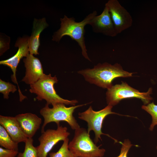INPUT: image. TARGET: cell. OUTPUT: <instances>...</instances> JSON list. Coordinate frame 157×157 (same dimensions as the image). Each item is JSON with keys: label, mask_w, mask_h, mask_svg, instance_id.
<instances>
[{"label": "cell", "mask_w": 157, "mask_h": 157, "mask_svg": "<svg viewBox=\"0 0 157 157\" xmlns=\"http://www.w3.org/2000/svg\"><path fill=\"white\" fill-rule=\"evenodd\" d=\"M78 73L90 83L107 89L113 86L112 82L115 78L131 77L133 74L124 70L119 64L112 65L107 63L98 64L92 69H83Z\"/></svg>", "instance_id": "6da1fadb"}, {"label": "cell", "mask_w": 157, "mask_h": 157, "mask_svg": "<svg viewBox=\"0 0 157 157\" xmlns=\"http://www.w3.org/2000/svg\"><path fill=\"white\" fill-rule=\"evenodd\" d=\"M97 15V12L95 10L87 15L81 21L77 22L73 17H68L64 15L63 18H61L60 28L55 32L52 36V40L59 42L64 36L67 35L74 40L80 47L82 53L84 57L91 61L87 53V49L85 42V27L89 24L91 20Z\"/></svg>", "instance_id": "7a4b0ae2"}, {"label": "cell", "mask_w": 157, "mask_h": 157, "mask_svg": "<svg viewBox=\"0 0 157 157\" xmlns=\"http://www.w3.org/2000/svg\"><path fill=\"white\" fill-rule=\"evenodd\" d=\"M58 80L56 76L52 77L50 74H45L35 83L30 85L29 90L31 93L35 94L38 101L44 100L46 104L52 106L58 103L75 106L78 103L76 100H69L62 98L56 93L54 88Z\"/></svg>", "instance_id": "3957f363"}, {"label": "cell", "mask_w": 157, "mask_h": 157, "mask_svg": "<svg viewBox=\"0 0 157 157\" xmlns=\"http://www.w3.org/2000/svg\"><path fill=\"white\" fill-rule=\"evenodd\" d=\"M87 104H82L67 107L64 104L58 103L52 106V108H50L49 105L46 104L45 106L40 110V115L44 118L41 133L44 131V128L47 124L52 122H55L58 126L60 125V122L65 121L73 130H75L79 128L80 126L73 116V113L76 108Z\"/></svg>", "instance_id": "277c9868"}, {"label": "cell", "mask_w": 157, "mask_h": 157, "mask_svg": "<svg viewBox=\"0 0 157 157\" xmlns=\"http://www.w3.org/2000/svg\"><path fill=\"white\" fill-rule=\"evenodd\" d=\"M91 139L90 134L83 128L75 130L74 137L68 144L74 157H103L106 150L100 149Z\"/></svg>", "instance_id": "5b68a950"}, {"label": "cell", "mask_w": 157, "mask_h": 157, "mask_svg": "<svg viewBox=\"0 0 157 157\" xmlns=\"http://www.w3.org/2000/svg\"><path fill=\"white\" fill-rule=\"evenodd\" d=\"M152 88H150L146 92H142L122 82L121 84L113 85L108 89L106 99L108 105L112 106L118 104L121 100L126 98H136L140 99L144 105L150 103L152 98L150 96Z\"/></svg>", "instance_id": "8992f818"}, {"label": "cell", "mask_w": 157, "mask_h": 157, "mask_svg": "<svg viewBox=\"0 0 157 157\" xmlns=\"http://www.w3.org/2000/svg\"><path fill=\"white\" fill-rule=\"evenodd\" d=\"M113 106L108 105L103 109L98 111L93 110L91 106L84 112L78 113L79 119L86 121L88 124L87 131L90 134L91 131L95 134L94 141L95 144L101 140V135H105L113 139L115 142L116 140L111 137L109 135L103 133L101 131L103 121L105 117L110 114H118L112 111Z\"/></svg>", "instance_id": "52a82bcc"}, {"label": "cell", "mask_w": 157, "mask_h": 157, "mask_svg": "<svg viewBox=\"0 0 157 157\" xmlns=\"http://www.w3.org/2000/svg\"><path fill=\"white\" fill-rule=\"evenodd\" d=\"M56 129H48L38 138L39 145L37 147L38 157H47L48 154L59 142L68 138L70 133L66 127L59 125Z\"/></svg>", "instance_id": "ba28073f"}, {"label": "cell", "mask_w": 157, "mask_h": 157, "mask_svg": "<svg viewBox=\"0 0 157 157\" xmlns=\"http://www.w3.org/2000/svg\"><path fill=\"white\" fill-rule=\"evenodd\" d=\"M108 7L117 34L130 28L133 23L130 13L117 0H109Z\"/></svg>", "instance_id": "9c48e42d"}, {"label": "cell", "mask_w": 157, "mask_h": 157, "mask_svg": "<svg viewBox=\"0 0 157 157\" xmlns=\"http://www.w3.org/2000/svg\"><path fill=\"white\" fill-rule=\"evenodd\" d=\"M29 37L26 36L18 39L15 45L18 47V50L16 53L9 58L0 61V64L6 66L11 69L13 74L11 78L12 81L17 84L18 88L19 89L16 77L17 68L21 59L23 57H26L29 53Z\"/></svg>", "instance_id": "30bf717a"}, {"label": "cell", "mask_w": 157, "mask_h": 157, "mask_svg": "<svg viewBox=\"0 0 157 157\" xmlns=\"http://www.w3.org/2000/svg\"><path fill=\"white\" fill-rule=\"evenodd\" d=\"M89 24L91 26L94 33H101L111 37H114L117 35L108 8L105 5L102 13L100 15L93 17Z\"/></svg>", "instance_id": "8fae6325"}, {"label": "cell", "mask_w": 157, "mask_h": 157, "mask_svg": "<svg viewBox=\"0 0 157 157\" xmlns=\"http://www.w3.org/2000/svg\"><path fill=\"white\" fill-rule=\"evenodd\" d=\"M26 68L25 74L22 81L30 85L37 82L45 74L39 59L29 53L23 60Z\"/></svg>", "instance_id": "7c38bea8"}, {"label": "cell", "mask_w": 157, "mask_h": 157, "mask_svg": "<svg viewBox=\"0 0 157 157\" xmlns=\"http://www.w3.org/2000/svg\"><path fill=\"white\" fill-rule=\"evenodd\" d=\"M15 117L22 131L28 138H32L42 122L41 118L31 113L19 114Z\"/></svg>", "instance_id": "4fadbf2b"}, {"label": "cell", "mask_w": 157, "mask_h": 157, "mask_svg": "<svg viewBox=\"0 0 157 157\" xmlns=\"http://www.w3.org/2000/svg\"><path fill=\"white\" fill-rule=\"evenodd\" d=\"M0 124L15 142H25L28 138L22 131L15 117L0 115Z\"/></svg>", "instance_id": "5bb4252c"}, {"label": "cell", "mask_w": 157, "mask_h": 157, "mask_svg": "<svg viewBox=\"0 0 157 157\" xmlns=\"http://www.w3.org/2000/svg\"><path fill=\"white\" fill-rule=\"evenodd\" d=\"M48 26L45 18L38 19H34L32 32L29 39L30 54L35 55L39 54L38 51L40 45V35L43 30Z\"/></svg>", "instance_id": "9a60e30c"}, {"label": "cell", "mask_w": 157, "mask_h": 157, "mask_svg": "<svg viewBox=\"0 0 157 157\" xmlns=\"http://www.w3.org/2000/svg\"><path fill=\"white\" fill-rule=\"evenodd\" d=\"M18 143L11 138L4 128L0 125V145L4 148L18 151Z\"/></svg>", "instance_id": "2e32d148"}, {"label": "cell", "mask_w": 157, "mask_h": 157, "mask_svg": "<svg viewBox=\"0 0 157 157\" xmlns=\"http://www.w3.org/2000/svg\"><path fill=\"white\" fill-rule=\"evenodd\" d=\"M32 138H28L25 143L24 149L22 153H19L17 157H38L37 147L33 145Z\"/></svg>", "instance_id": "e0dca14e"}, {"label": "cell", "mask_w": 157, "mask_h": 157, "mask_svg": "<svg viewBox=\"0 0 157 157\" xmlns=\"http://www.w3.org/2000/svg\"><path fill=\"white\" fill-rule=\"evenodd\" d=\"M142 108L151 116L152 121L149 129L150 131H152L154 126L157 125V105L152 102L147 105H142Z\"/></svg>", "instance_id": "ac0fdd59"}, {"label": "cell", "mask_w": 157, "mask_h": 157, "mask_svg": "<svg viewBox=\"0 0 157 157\" xmlns=\"http://www.w3.org/2000/svg\"><path fill=\"white\" fill-rule=\"evenodd\" d=\"M69 140L68 138L64 140L62 145L57 152L49 153V157H74L69 149Z\"/></svg>", "instance_id": "d6986e66"}, {"label": "cell", "mask_w": 157, "mask_h": 157, "mask_svg": "<svg viewBox=\"0 0 157 157\" xmlns=\"http://www.w3.org/2000/svg\"><path fill=\"white\" fill-rule=\"evenodd\" d=\"M17 90L16 85L0 79V92L3 94L4 99H8L9 93H14Z\"/></svg>", "instance_id": "ffe728a7"}, {"label": "cell", "mask_w": 157, "mask_h": 157, "mask_svg": "<svg viewBox=\"0 0 157 157\" xmlns=\"http://www.w3.org/2000/svg\"><path fill=\"white\" fill-rule=\"evenodd\" d=\"M122 144V146L121 148V151L119 155L117 157H127L128 152L133 145L128 139H125L123 142H120Z\"/></svg>", "instance_id": "44dd1931"}, {"label": "cell", "mask_w": 157, "mask_h": 157, "mask_svg": "<svg viewBox=\"0 0 157 157\" xmlns=\"http://www.w3.org/2000/svg\"><path fill=\"white\" fill-rule=\"evenodd\" d=\"M18 151L0 147V157H15L17 155Z\"/></svg>", "instance_id": "7402d4cb"}, {"label": "cell", "mask_w": 157, "mask_h": 157, "mask_svg": "<svg viewBox=\"0 0 157 157\" xmlns=\"http://www.w3.org/2000/svg\"><path fill=\"white\" fill-rule=\"evenodd\" d=\"M156 149H157V146L156 147Z\"/></svg>", "instance_id": "603a6c76"}]
</instances>
